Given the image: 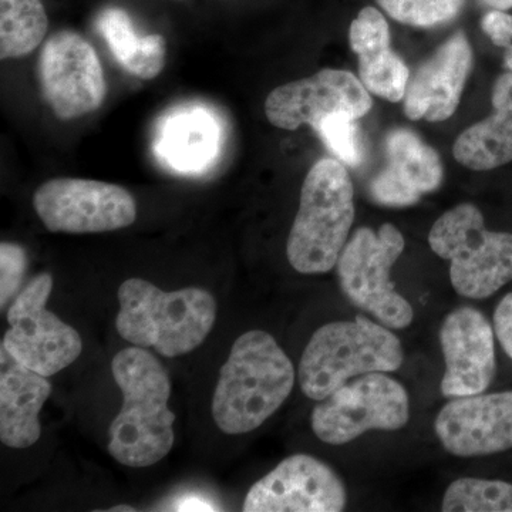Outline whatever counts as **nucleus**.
<instances>
[{
	"instance_id": "1",
	"label": "nucleus",
	"mask_w": 512,
	"mask_h": 512,
	"mask_svg": "<svg viewBox=\"0 0 512 512\" xmlns=\"http://www.w3.org/2000/svg\"><path fill=\"white\" fill-rule=\"evenodd\" d=\"M111 372L123 392V407L109 427V453L123 466H153L174 446L167 370L156 356L137 346L120 350Z\"/></svg>"
},
{
	"instance_id": "2",
	"label": "nucleus",
	"mask_w": 512,
	"mask_h": 512,
	"mask_svg": "<svg viewBox=\"0 0 512 512\" xmlns=\"http://www.w3.org/2000/svg\"><path fill=\"white\" fill-rule=\"evenodd\" d=\"M296 370L274 336L249 330L232 345L212 399V417L231 436L249 433L291 396Z\"/></svg>"
},
{
	"instance_id": "3",
	"label": "nucleus",
	"mask_w": 512,
	"mask_h": 512,
	"mask_svg": "<svg viewBox=\"0 0 512 512\" xmlns=\"http://www.w3.org/2000/svg\"><path fill=\"white\" fill-rule=\"evenodd\" d=\"M119 302L116 328L121 338L164 357L200 348L217 319L214 296L201 288L164 292L146 279L131 278L121 284Z\"/></svg>"
},
{
	"instance_id": "4",
	"label": "nucleus",
	"mask_w": 512,
	"mask_h": 512,
	"mask_svg": "<svg viewBox=\"0 0 512 512\" xmlns=\"http://www.w3.org/2000/svg\"><path fill=\"white\" fill-rule=\"evenodd\" d=\"M403 363V343L393 329L357 315L313 333L299 362V386L306 397L320 402L355 377L396 372Z\"/></svg>"
},
{
	"instance_id": "5",
	"label": "nucleus",
	"mask_w": 512,
	"mask_h": 512,
	"mask_svg": "<svg viewBox=\"0 0 512 512\" xmlns=\"http://www.w3.org/2000/svg\"><path fill=\"white\" fill-rule=\"evenodd\" d=\"M355 212V190L346 165L335 158L313 164L303 181L298 214L286 244L292 268L305 275L336 268Z\"/></svg>"
},
{
	"instance_id": "6",
	"label": "nucleus",
	"mask_w": 512,
	"mask_h": 512,
	"mask_svg": "<svg viewBox=\"0 0 512 512\" xmlns=\"http://www.w3.org/2000/svg\"><path fill=\"white\" fill-rule=\"evenodd\" d=\"M429 245L450 264L451 285L463 298L483 301L512 281V234L485 227L483 212L470 202L434 222Z\"/></svg>"
},
{
	"instance_id": "7",
	"label": "nucleus",
	"mask_w": 512,
	"mask_h": 512,
	"mask_svg": "<svg viewBox=\"0 0 512 512\" xmlns=\"http://www.w3.org/2000/svg\"><path fill=\"white\" fill-rule=\"evenodd\" d=\"M404 248L403 234L393 224L386 222L377 231L362 227L353 232L336 264L343 295L390 329L409 328L414 320L413 306L392 281Z\"/></svg>"
},
{
	"instance_id": "8",
	"label": "nucleus",
	"mask_w": 512,
	"mask_h": 512,
	"mask_svg": "<svg viewBox=\"0 0 512 512\" xmlns=\"http://www.w3.org/2000/svg\"><path fill=\"white\" fill-rule=\"evenodd\" d=\"M318 403L312 430L329 446H345L367 431H399L410 420L409 392L384 372L355 377Z\"/></svg>"
},
{
	"instance_id": "9",
	"label": "nucleus",
	"mask_w": 512,
	"mask_h": 512,
	"mask_svg": "<svg viewBox=\"0 0 512 512\" xmlns=\"http://www.w3.org/2000/svg\"><path fill=\"white\" fill-rule=\"evenodd\" d=\"M52 289V275L45 272L16 296L8 311L10 328L2 340V348L16 362L45 377L72 365L83 350L77 330L47 311Z\"/></svg>"
},
{
	"instance_id": "10",
	"label": "nucleus",
	"mask_w": 512,
	"mask_h": 512,
	"mask_svg": "<svg viewBox=\"0 0 512 512\" xmlns=\"http://www.w3.org/2000/svg\"><path fill=\"white\" fill-rule=\"evenodd\" d=\"M33 207L49 231L64 234L117 231L137 218L136 201L126 188L80 178H55L40 185Z\"/></svg>"
},
{
	"instance_id": "11",
	"label": "nucleus",
	"mask_w": 512,
	"mask_h": 512,
	"mask_svg": "<svg viewBox=\"0 0 512 512\" xmlns=\"http://www.w3.org/2000/svg\"><path fill=\"white\" fill-rule=\"evenodd\" d=\"M39 80L47 104L63 121L92 113L106 99L99 56L87 40L70 30L46 40L39 57Z\"/></svg>"
},
{
	"instance_id": "12",
	"label": "nucleus",
	"mask_w": 512,
	"mask_h": 512,
	"mask_svg": "<svg viewBox=\"0 0 512 512\" xmlns=\"http://www.w3.org/2000/svg\"><path fill=\"white\" fill-rule=\"evenodd\" d=\"M372 106V97L355 74L323 69L306 79L276 87L266 97L265 113L275 127L296 130L308 124L318 131L330 116L343 114L359 120Z\"/></svg>"
},
{
	"instance_id": "13",
	"label": "nucleus",
	"mask_w": 512,
	"mask_h": 512,
	"mask_svg": "<svg viewBox=\"0 0 512 512\" xmlns=\"http://www.w3.org/2000/svg\"><path fill=\"white\" fill-rule=\"evenodd\" d=\"M348 490L339 474L309 454H293L252 485L245 512H340Z\"/></svg>"
},
{
	"instance_id": "14",
	"label": "nucleus",
	"mask_w": 512,
	"mask_h": 512,
	"mask_svg": "<svg viewBox=\"0 0 512 512\" xmlns=\"http://www.w3.org/2000/svg\"><path fill=\"white\" fill-rule=\"evenodd\" d=\"M493 323L473 306H461L441 322L444 357L440 390L447 399L487 392L497 375Z\"/></svg>"
},
{
	"instance_id": "15",
	"label": "nucleus",
	"mask_w": 512,
	"mask_h": 512,
	"mask_svg": "<svg viewBox=\"0 0 512 512\" xmlns=\"http://www.w3.org/2000/svg\"><path fill=\"white\" fill-rule=\"evenodd\" d=\"M434 431L451 456L474 458L512 448V390L456 397L441 407Z\"/></svg>"
},
{
	"instance_id": "16",
	"label": "nucleus",
	"mask_w": 512,
	"mask_h": 512,
	"mask_svg": "<svg viewBox=\"0 0 512 512\" xmlns=\"http://www.w3.org/2000/svg\"><path fill=\"white\" fill-rule=\"evenodd\" d=\"M471 67L470 42L464 32H457L410 76L403 99L406 116L431 123L450 119L460 104Z\"/></svg>"
},
{
	"instance_id": "17",
	"label": "nucleus",
	"mask_w": 512,
	"mask_h": 512,
	"mask_svg": "<svg viewBox=\"0 0 512 512\" xmlns=\"http://www.w3.org/2000/svg\"><path fill=\"white\" fill-rule=\"evenodd\" d=\"M387 165L370 184L373 200L386 207H410L443 183L437 151L412 130L396 128L386 137Z\"/></svg>"
},
{
	"instance_id": "18",
	"label": "nucleus",
	"mask_w": 512,
	"mask_h": 512,
	"mask_svg": "<svg viewBox=\"0 0 512 512\" xmlns=\"http://www.w3.org/2000/svg\"><path fill=\"white\" fill-rule=\"evenodd\" d=\"M220 117L200 104L175 107L158 121L153 150L157 160L180 174H198L220 156Z\"/></svg>"
},
{
	"instance_id": "19",
	"label": "nucleus",
	"mask_w": 512,
	"mask_h": 512,
	"mask_svg": "<svg viewBox=\"0 0 512 512\" xmlns=\"http://www.w3.org/2000/svg\"><path fill=\"white\" fill-rule=\"evenodd\" d=\"M0 357V440L8 447L28 448L42 434L39 414L52 394V384L3 348Z\"/></svg>"
},
{
	"instance_id": "20",
	"label": "nucleus",
	"mask_w": 512,
	"mask_h": 512,
	"mask_svg": "<svg viewBox=\"0 0 512 512\" xmlns=\"http://www.w3.org/2000/svg\"><path fill=\"white\" fill-rule=\"evenodd\" d=\"M454 158L474 171H490L512 161V72L495 80L493 114L467 128L453 147Z\"/></svg>"
},
{
	"instance_id": "21",
	"label": "nucleus",
	"mask_w": 512,
	"mask_h": 512,
	"mask_svg": "<svg viewBox=\"0 0 512 512\" xmlns=\"http://www.w3.org/2000/svg\"><path fill=\"white\" fill-rule=\"evenodd\" d=\"M96 30L126 72L151 80L163 72L165 39L161 35L138 36L126 10L107 8L96 18Z\"/></svg>"
},
{
	"instance_id": "22",
	"label": "nucleus",
	"mask_w": 512,
	"mask_h": 512,
	"mask_svg": "<svg viewBox=\"0 0 512 512\" xmlns=\"http://www.w3.org/2000/svg\"><path fill=\"white\" fill-rule=\"evenodd\" d=\"M49 19L40 0H0V57L29 55L45 39Z\"/></svg>"
},
{
	"instance_id": "23",
	"label": "nucleus",
	"mask_w": 512,
	"mask_h": 512,
	"mask_svg": "<svg viewBox=\"0 0 512 512\" xmlns=\"http://www.w3.org/2000/svg\"><path fill=\"white\" fill-rule=\"evenodd\" d=\"M443 512H512V483L463 477L448 485Z\"/></svg>"
},
{
	"instance_id": "24",
	"label": "nucleus",
	"mask_w": 512,
	"mask_h": 512,
	"mask_svg": "<svg viewBox=\"0 0 512 512\" xmlns=\"http://www.w3.org/2000/svg\"><path fill=\"white\" fill-rule=\"evenodd\" d=\"M359 76L367 92L392 103L404 99L410 80L409 67L390 47L359 56Z\"/></svg>"
},
{
	"instance_id": "25",
	"label": "nucleus",
	"mask_w": 512,
	"mask_h": 512,
	"mask_svg": "<svg viewBox=\"0 0 512 512\" xmlns=\"http://www.w3.org/2000/svg\"><path fill=\"white\" fill-rule=\"evenodd\" d=\"M397 22L414 28H436L460 15L466 0H376Z\"/></svg>"
},
{
	"instance_id": "26",
	"label": "nucleus",
	"mask_w": 512,
	"mask_h": 512,
	"mask_svg": "<svg viewBox=\"0 0 512 512\" xmlns=\"http://www.w3.org/2000/svg\"><path fill=\"white\" fill-rule=\"evenodd\" d=\"M325 146L338 157L340 163L356 167L363 160V144L356 120L335 114L322 121L318 130Z\"/></svg>"
},
{
	"instance_id": "27",
	"label": "nucleus",
	"mask_w": 512,
	"mask_h": 512,
	"mask_svg": "<svg viewBox=\"0 0 512 512\" xmlns=\"http://www.w3.org/2000/svg\"><path fill=\"white\" fill-rule=\"evenodd\" d=\"M349 42L357 56L390 47V29L382 12L372 6L360 10L350 25Z\"/></svg>"
},
{
	"instance_id": "28",
	"label": "nucleus",
	"mask_w": 512,
	"mask_h": 512,
	"mask_svg": "<svg viewBox=\"0 0 512 512\" xmlns=\"http://www.w3.org/2000/svg\"><path fill=\"white\" fill-rule=\"evenodd\" d=\"M28 269V254L20 245L2 242L0 245V306L15 296Z\"/></svg>"
},
{
	"instance_id": "29",
	"label": "nucleus",
	"mask_w": 512,
	"mask_h": 512,
	"mask_svg": "<svg viewBox=\"0 0 512 512\" xmlns=\"http://www.w3.org/2000/svg\"><path fill=\"white\" fill-rule=\"evenodd\" d=\"M481 29L495 46L507 50L512 47V15L503 10H491L481 20Z\"/></svg>"
},
{
	"instance_id": "30",
	"label": "nucleus",
	"mask_w": 512,
	"mask_h": 512,
	"mask_svg": "<svg viewBox=\"0 0 512 512\" xmlns=\"http://www.w3.org/2000/svg\"><path fill=\"white\" fill-rule=\"evenodd\" d=\"M495 338L512 362V291L501 298L493 315Z\"/></svg>"
},
{
	"instance_id": "31",
	"label": "nucleus",
	"mask_w": 512,
	"mask_h": 512,
	"mask_svg": "<svg viewBox=\"0 0 512 512\" xmlns=\"http://www.w3.org/2000/svg\"><path fill=\"white\" fill-rule=\"evenodd\" d=\"M483 5L494 10H510L512 9V0H481Z\"/></svg>"
},
{
	"instance_id": "32",
	"label": "nucleus",
	"mask_w": 512,
	"mask_h": 512,
	"mask_svg": "<svg viewBox=\"0 0 512 512\" xmlns=\"http://www.w3.org/2000/svg\"><path fill=\"white\" fill-rule=\"evenodd\" d=\"M504 66L505 69L510 70V72H512V47H510V49L505 50Z\"/></svg>"
},
{
	"instance_id": "33",
	"label": "nucleus",
	"mask_w": 512,
	"mask_h": 512,
	"mask_svg": "<svg viewBox=\"0 0 512 512\" xmlns=\"http://www.w3.org/2000/svg\"><path fill=\"white\" fill-rule=\"evenodd\" d=\"M110 511H134V508H131V507H124V505H121V507H117V508H111Z\"/></svg>"
}]
</instances>
